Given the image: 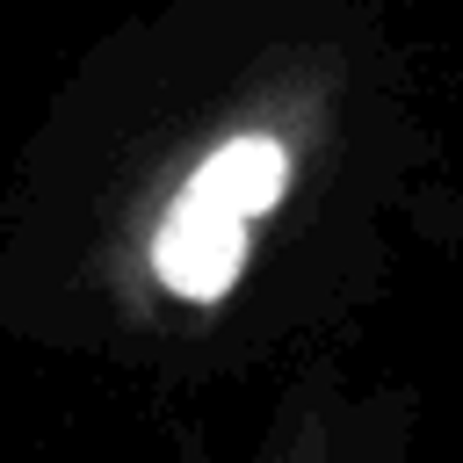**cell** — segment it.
<instances>
[{"label": "cell", "mask_w": 463, "mask_h": 463, "mask_svg": "<svg viewBox=\"0 0 463 463\" xmlns=\"http://www.w3.org/2000/svg\"><path fill=\"white\" fill-rule=\"evenodd\" d=\"M282 188H289V145L275 130L224 137L217 152H203L188 188L166 203L152 232V275L188 304H217L246 268L253 217H268Z\"/></svg>", "instance_id": "cell-1"}]
</instances>
